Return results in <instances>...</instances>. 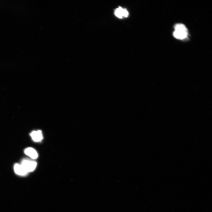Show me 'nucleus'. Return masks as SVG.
Instances as JSON below:
<instances>
[{
  "mask_svg": "<svg viewBox=\"0 0 212 212\" xmlns=\"http://www.w3.org/2000/svg\"><path fill=\"white\" fill-rule=\"evenodd\" d=\"M188 35L187 29L182 24H177L174 26V31L173 32L174 37L180 40L186 38Z\"/></svg>",
  "mask_w": 212,
  "mask_h": 212,
  "instance_id": "1",
  "label": "nucleus"
},
{
  "mask_svg": "<svg viewBox=\"0 0 212 212\" xmlns=\"http://www.w3.org/2000/svg\"><path fill=\"white\" fill-rule=\"evenodd\" d=\"M28 172H32L34 170L37 166V163L28 159H24L21 164Z\"/></svg>",
  "mask_w": 212,
  "mask_h": 212,
  "instance_id": "2",
  "label": "nucleus"
},
{
  "mask_svg": "<svg viewBox=\"0 0 212 212\" xmlns=\"http://www.w3.org/2000/svg\"><path fill=\"white\" fill-rule=\"evenodd\" d=\"M115 14L117 17L121 19L123 17H127L129 14L126 9L119 7L115 10Z\"/></svg>",
  "mask_w": 212,
  "mask_h": 212,
  "instance_id": "3",
  "label": "nucleus"
},
{
  "mask_svg": "<svg viewBox=\"0 0 212 212\" xmlns=\"http://www.w3.org/2000/svg\"><path fill=\"white\" fill-rule=\"evenodd\" d=\"M14 169L15 173L20 175H25L28 173L21 165L17 163L15 164Z\"/></svg>",
  "mask_w": 212,
  "mask_h": 212,
  "instance_id": "4",
  "label": "nucleus"
},
{
  "mask_svg": "<svg viewBox=\"0 0 212 212\" xmlns=\"http://www.w3.org/2000/svg\"><path fill=\"white\" fill-rule=\"evenodd\" d=\"M30 135L32 140L35 142L40 141L43 138L42 131L40 130L33 131Z\"/></svg>",
  "mask_w": 212,
  "mask_h": 212,
  "instance_id": "5",
  "label": "nucleus"
},
{
  "mask_svg": "<svg viewBox=\"0 0 212 212\" xmlns=\"http://www.w3.org/2000/svg\"><path fill=\"white\" fill-rule=\"evenodd\" d=\"M24 153L33 159H36L38 155L36 150L33 148L29 147L26 148L24 150Z\"/></svg>",
  "mask_w": 212,
  "mask_h": 212,
  "instance_id": "6",
  "label": "nucleus"
}]
</instances>
